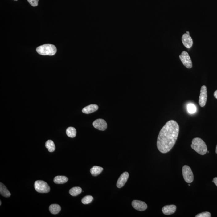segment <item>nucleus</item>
I'll return each instance as SVG.
<instances>
[{
  "mask_svg": "<svg viewBox=\"0 0 217 217\" xmlns=\"http://www.w3.org/2000/svg\"><path fill=\"white\" fill-rule=\"evenodd\" d=\"M14 1H18V0H14Z\"/></svg>",
  "mask_w": 217,
  "mask_h": 217,
  "instance_id": "7c9ffc66",
  "label": "nucleus"
},
{
  "mask_svg": "<svg viewBox=\"0 0 217 217\" xmlns=\"http://www.w3.org/2000/svg\"><path fill=\"white\" fill-rule=\"evenodd\" d=\"M191 147L192 149L199 154L203 155L207 153V145L204 141L199 137H196L192 140Z\"/></svg>",
  "mask_w": 217,
  "mask_h": 217,
  "instance_id": "f03ea898",
  "label": "nucleus"
},
{
  "mask_svg": "<svg viewBox=\"0 0 217 217\" xmlns=\"http://www.w3.org/2000/svg\"><path fill=\"white\" fill-rule=\"evenodd\" d=\"M98 108L99 107L96 104H90L83 108L82 110V112L86 114L91 113L97 111Z\"/></svg>",
  "mask_w": 217,
  "mask_h": 217,
  "instance_id": "ddd939ff",
  "label": "nucleus"
},
{
  "mask_svg": "<svg viewBox=\"0 0 217 217\" xmlns=\"http://www.w3.org/2000/svg\"><path fill=\"white\" fill-rule=\"evenodd\" d=\"M82 190L80 187H74L71 188L69 190V194L72 196H76L81 194Z\"/></svg>",
  "mask_w": 217,
  "mask_h": 217,
  "instance_id": "6ab92c4d",
  "label": "nucleus"
},
{
  "mask_svg": "<svg viewBox=\"0 0 217 217\" xmlns=\"http://www.w3.org/2000/svg\"><path fill=\"white\" fill-rule=\"evenodd\" d=\"M0 194L1 195L5 198H9L11 195L10 192L6 188V186L2 182L0 183Z\"/></svg>",
  "mask_w": 217,
  "mask_h": 217,
  "instance_id": "4468645a",
  "label": "nucleus"
},
{
  "mask_svg": "<svg viewBox=\"0 0 217 217\" xmlns=\"http://www.w3.org/2000/svg\"><path fill=\"white\" fill-rule=\"evenodd\" d=\"M196 217H211V214L209 212H203L200 213L195 215Z\"/></svg>",
  "mask_w": 217,
  "mask_h": 217,
  "instance_id": "5701e85b",
  "label": "nucleus"
},
{
  "mask_svg": "<svg viewBox=\"0 0 217 217\" xmlns=\"http://www.w3.org/2000/svg\"><path fill=\"white\" fill-rule=\"evenodd\" d=\"M1 203H2V202H1V201H0V205H1Z\"/></svg>",
  "mask_w": 217,
  "mask_h": 217,
  "instance_id": "c85d7f7f",
  "label": "nucleus"
},
{
  "mask_svg": "<svg viewBox=\"0 0 217 217\" xmlns=\"http://www.w3.org/2000/svg\"><path fill=\"white\" fill-rule=\"evenodd\" d=\"M215 153L217 154V145H216V150H215Z\"/></svg>",
  "mask_w": 217,
  "mask_h": 217,
  "instance_id": "bb28decb",
  "label": "nucleus"
},
{
  "mask_svg": "<svg viewBox=\"0 0 217 217\" xmlns=\"http://www.w3.org/2000/svg\"><path fill=\"white\" fill-rule=\"evenodd\" d=\"M182 42L184 46L186 48L190 49L191 48L193 44V39L190 34H185L182 35Z\"/></svg>",
  "mask_w": 217,
  "mask_h": 217,
  "instance_id": "9b49d317",
  "label": "nucleus"
},
{
  "mask_svg": "<svg viewBox=\"0 0 217 217\" xmlns=\"http://www.w3.org/2000/svg\"><path fill=\"white\" fill-rule=\"evenodd\" d=\"M67 135L71 138H73L76 136V131L75 128L72 127H69L66 130Z\"/></svg>",
  "mask_w": 217,
  "mask_h": 217,
  "instance_id": "aec40b11",
  "label": "nucleus"
},
{
  "mask_svg": "<svg viewBox=\"0 0 217 217\" xmlns=\"http://www.w3.org/2000/svg\"><path fill=\"white\" fill-rule=\"evenodd\" d=\"M95 128L100 131L105 130L107 128V124L105 120L102 119H97L93 123Z\"/></svg>",
  "mask_w": 217,
  "mask_h": 217,
  "instance_id": "1a4fd4ad",
  "label": "nucleus"
},
{
  "mask_svg": "<svg viewBox=\"0 0 217 217\" xmlns=\"http://www.w3.org/2000/svg\"><path fill=\"white\" fill-rule=\"evenodd\" d=\"M212 182H214V183L216 185V186H217V177H215V178H214V179L213 180Z\"/></svg>",
  "mask_w": 217,
  "mask_h": 217,
  "instance_id": "393cba45",
  "label": "nucleus"
},
{
  "mask_svg": "<svg viewBox=\"0 0 217 217\" xmlns=\"http://www.w3.org/2000/svg\"><path fill=\"white\" fill-rule=\"evenodd\" d=\"M68 180V178L67 177L63 176H58L54 177V182L58 184H63L65 183Z\"/></svg>",
  "mask_w": 217,
  "mask_h": 217,
  "instance_id": "2eb2a0df",
  "label": "nucleus"
},
{
  "mask_svg": "<svg viewBox=\"0 0 217 217\" xmlns=\"http://www.w3.org/2000/svg\"><path fill=\"white\" fill-rule=\"evenodd\" d=\"M132 206L136 210L139 211H144L147 208V205L145 202L142 201L133 200L132 202Z\"/></svg>",
  "mask_w": 217,
  "mask_h": 217,
  "instance_id": "6e6552de",
  "label": "nucleus"
},
{
  "mask_svg": "<svg viewBox=\"0 0 217 217\" xmlns=\"http://www.w3.org/2000/svg\"><path fill=\"white\" fill-rule=\"evenodd\" d=\"M187 108L188 112L190 114L194 113L196 112V107L194 104H188Z\"/></svg>",
  "mask_w": 217,
  "mask_h": 217,
  "instance_id": "4be33fe9",
  "label": "nucleus"
},
{
  "mask_svg": "<svg viewBox=\"0 0 217 217\" xmlns=\"http://www.w3.org/2000/svg\"><path fill=\"white\" fill-rule=\"evenodd\" d=\"M34 186L35 190L38 193H48L50 191V188L48 184L43 181H35Z\"/></svg>",
  "mask_w": 217,
  "mask_h": 217,
  "instance_id": "20e7f679",
  "label": "nucleus"
},
{
  "mask_svg": "<svg viewBox=\"0 0 217 217\" xmlns=\"http://www.w3.org/2000/svg\"><path fill=\"white\" fill-rule=\"evenodd\" d=\"M176 206L174 205H167L164 206L162 208L163 213L165 215H171L175 213L176 210Z\"/></svg>",
  "mask_w": 217,
  "mask_h": 217,
  "instance_id": "f8f14e48",
  "label": "nucleus"
},
{
  "mask_svg": "<svg viewBox=\"0 0 217 217\" xmlns=\"http://www.w3.org/2000/svg\"><path fill=\"white\" fill-rule=\"evenodd\" d=\"M214 97L215 98L217 99V90L216 91H215L214 92Z\"/></svg>",
  "mask_w": 217,
  "mask_h": 217,
  "instance_id": "a878e982",
  "label": "nucleus"
},
{
  "mask_svg": "<svg viewBox=\"0 0 217 217\" xmlns=\"http://www.w3.org/2000/svg\"><path fill=\"white\" fill-rule=\"evenodd\" d=\"M103 170L102 167L95 166L90 169L91 174L94 177H96L101 173Z\"/></svg>",
  "mask_w": 217,
  "mask_h": 217,
  "instance_id": "dca6fc26",
  "label": "nucleus"
},
{
  "mask_svg": "<svg viewBox=\"0 0 217 217\" xmlns=\"http://www.w3.org/2000/svg\"><path fill=\"white\" fill-rule=\"evenodd\" d=\"M129 176V173L127 172H124L121 174L117 182V186L118 188H121L125 185L128 181Z\"/></svg>",
  "mask_w": 217,
  "mask_h": 217,
  "instance_id": "9d476101",
  "label": "nucleus"
},
{
  "mask_svg": "<svg viewBox=\"0 0 217 217\" xmlns=\"http://www.w3.org/2000/svg\"><path fill=\"white\" fill-rule=\"evenodd\" d=\"M93 198L92 196H86L82 199V202L84 204H88L91 203L93 200Z\"/></svg>",
  "mask_w": 217,
  "mask_h": 217,
  "instance_id": "412c9836",
  "label": "nucleus"
},
{
  "mask_svg": "<svg viewBox=\"0 0 217 217\" xmlns=\"http://www.w3.org/2000/svg\"><path fill=\"white\" fill-rule=\"evenodd\" d=\"M186 34H190V32H189V31H186Z\"/></svg>",
  "mask_w": 217,
  "mask_h": 217,
  "instance_id": "cd10ccee",
  "label": "nucleus"
},
{
  "mask_svg": "<svg viewBox=\"0 0 217 217\" xmlns=\"http://www.w3.org/2000/svg\"><path fill=\"white\" fill-rule=\"evenodd\" d=\"M179 127L176 121H168L159 133L157 141V148L161 153L170 151L176 142L179 133Z\"/></svg>",
  "mask_w": 217,
  "mask_h": 217,
  "instance_id": "f257e3e1",
  "label": "nucleus"
},
{
  "mask_svg": "<svg viewBox=\"0 0 217 217\" xmlns=\"http://www.w3.org/2000/svg\"><path fill=\"white\" fill-rule=\"evenodd\" d=\"M45 145L46 148L48 149V151L50 153H52L55 151V144L52 140H47L46 142Z\"/></svg>",
  "mask_w": 217,
  "mask_h": 217,
  "instance_id": "a211bd4d",
  "label": "nucleus"
},
{
  "mask_svg": "<svg viewBox=\"0 0 217 217\" xmlns=\"http://www.w3.org/2000/svg\"><path fill=\"white\" fill-rule=\"evenodd\" d=\"M182 173L184 179L186 182L190 183L194 181V174L190 166L187 165L184 166L182 168Z\"/></svg>",
  "mask_w": 217,
  "mask_h": 217,
  "instance_id": "39448f33",
  "label": "nucleus"
},
{
  "mask_svg": "<svg viewBox=\"0 0 217 217\" xmlns=\"http://www.w3.org/2000/svg\"><path fill=\"white\" fill-rule=\"evenodd\" d=\"M188 186H190V184H188Z\"/></svg>",
  "mask_w": 217,
  "mask_h": 217,
  "instance_id": "c756f323",
  "label": "nucleus"
},
{
  "mask_svg": "<svg viewBox=\"0 0 217 217\" xmlns=\"http://www.w3.org/2000/svg\"><path fill=\"white\" fill-rule=\"evenodd\" d=\"M207 96V87L206 86H202L201 87L199 100V104L201 107H203L206 105Z\"/></svg>",
  "mask_w": 217,
  "mask_h": 217,
  "instance_id": "0eeeda50",
  "label": "nucleus"
},
{
  "mask_svg": "<svg viewBox=\"0 0 217 217\" xmlns=\"http://www.w3.org/2000/svg\"><path fill=\"white\" fill-rule=\"evenodd\" d=\"M179 58L184 65L188 68L192 67V63L188 53L186 51H183L179 55Z\"/></svg>",
  "mask_w": 217,
  "mask_h": 217,
  "instance_id": "423d86ee",
  "label": "nucleus"
},
{
  "mask_svg": "<svg viewBox=\"0 0 217 217\" xmlns=\"http://www.w3.org/2000/svg\"><path fill=\"white\" fill-rule=\"evenodd\" d=\"M36 51L41 55H53L57 52V48L54 45L46 44L37 47Z\"/></svg>",
  "mask_w": 217,
  "mask_h": 217,
  "instance_id": "7ed1b4c3",
  "label": "nucleus"
},
{
  "mask_svg": "<svg viewBox=\"0 0 217 217\" xmlns=\"http://www.w3.org/2000/svg\"><path fill=\"white\" fill-rule=\"evenodd\" d=\"M27 1L32 6L35 7L38 5L39 0H27Z\"/></svg>",
  "mask_w": 217,
  "mask_h": 217,
  "instance_id": "b1692460",
  "label": "nucleus"
},
{
  "mask_svg": "<svg viewBox=\"0 0 217 217\" xmlns=\"http://www.w3.org/2000/svg\"><path fill=\"white\" fill-rule=\"evenodd\" d=\"M61 207L59 205L56 204H54L50 205L49 207V210L50 212L52 214H56L60 212L61 211Z\"/></svg>",
  "mask_w": 217,
  "mask_h": 217,
  "instance_id": "f3484780",
  "label": "nucleus"
}]
</instances>
